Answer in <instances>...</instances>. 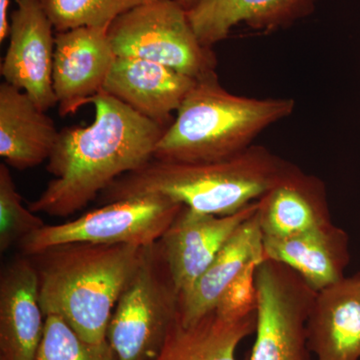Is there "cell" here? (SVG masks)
Wrapping results in <instances>:
<instances>
[{
	"instance_id": "cell-9",
	"label": "cell",
	"mask_w": 360,
	"mask_h": 360,
	"mask_svg": "<svg viewBox=\"0 0 360 360\" xmlns=\"http://www.w3.org/2000/svg\"><path fill=\"white\" fill-rule=\"evenodd\" d=\"M15 4L9 16V44L0 75L46 112L58 105L52 84L56 30L40 0H15Z\"/></svg>"
},
{
	"instance_id": "cell-24",
	"label": "cell",
	"mask_w": 360,
	"mask_h": 360,
	"mask_svg": "<svg viewBox=\"0 0 360 360\" xmlns=\"http://www.w3.org/2000/svg\"><path fill=\"white\" fill-rule=\"evenodd\" d=\"M264 262V260H262ZM262 260L251 262L226 288L217 303V309L227 317H243L257 310L255 272Z\"/></svg>"
},
{
	"instance_id": "cell-5",
	"label": "cell",
	"mask_w": 360,
	"mask_h": 360,
	"mask_svg": "<svg viewBox=\"0 0 360 360\" xmlns=\"http://www.w3.org/2000/svg\"><path fill=\"white\" fill-rule=\"evenodd\" d=\"M180 295L160 243L146 246L116 303L106 340L117 360H153L179 312Z\"/></svg>"
},
{
	"instance_id": "cell-8",
	"label": "cell",
	"mask_w": 360,
	"mask_h": 360,
	"mask_svg": "<svg viewBox=\"0 0 360 360\" xmlns=\"http://www.w3.org/2000/svg\"><path fill=\"white\" fill-rule=\"evenodd\" d=\"M257 321L250 360H314L307 341L314 290L290 267L264 260L255 272Z\"/></svg>"
},
{
	"instance_id": "cell-20",
	"label": "cell",
	"mask_w": 360,
	"mask_h": 360,
	"mask_svg": "<svg viewBox=\"0 0 360 360\" xmlns=\"http://www.w3.org/2000/svg\"><path fill=\"white\" fill-rule=\"evenodd\" d=\"M257 312L227 317L217 309L193 323H182L179 312L153 360H238L241 341L257 328Z\"/></svg>"
},
{
	"instance_id": "cell-25",
	"label": "cell",
	"mask_w": 360,
	"mask_h": 360,
	"mask_svg": "<svg viewBox=\"0 0 360 360\" xmlns=\"http://www.w3.org/2000/svg\"><path fill=\"white\" fill-rule=\"evenodd\" d=\"M11 0H0V42L8 37L9 15L8 7Z\"/></svg>"
},
{
	"instance_id": "cell-21",
	"label": "cell",
	"mask_w": 360,
	"mask_h": 360,
	"mask_svg": "<svg viewBox=\"0 0 360 360\" xmlns=\"http://www.w3.org/2000/svg\"><path fill=\"white\" fill-rule=\"evenodd\" d=\"M56 32L77 27L110 28L132 9L158 0H40Z\"/></svg>"
},
{
	"instance_id": "cell-22",
	"label": "cell",
	"mask_w": 360,
	"mask_h": 360,
	"mask_svg": "<svg viewBox=\"0 0 360 360\" xmlns=\"http://www.w3.org/2000/svg\"><path fill=\"white\" fill-rule=\"evenodd\" d=\"M34 360H117L110 343L82 340L63 317L45 315L44 336Z\"/></svg>"
},
{
	"instance_id": "cell-26",
	"label": "cell",
	"mask_w": 360,
	"mask_h": 360,
	"mask_svg": "<svg viewBox=\"0 0 360 360\" xmlns=\"http://www.w3.org/2000/svg\"><path fill=\"white\" fill-rule=\"evenodd\" d=\"M177 1L180 2V4H181L187 11V9L191 8V7L193 6L195 0H177Z\"/></svg>"
},
{
	"instance_id": "cell-23",
	"label": "cell",
	"mask_w": 360,
	"mask_h": 360,
	"mask_svg": "<svg viewBox=\"0 0 360 360\" xmlns=\"http://www.w3.org/2000/svg\"><path fill=\"white\" fill-rule=\"evenodd\" d=\"M45 224L23 205L16 189L11 170L0 165V250L6 252L11 246L20 245L26 236L39 231Z\"/></svg>"
},
{
	"instance_id": "cell-1",
	"label": "cell",
	"mask_w": 360,
	"mask_h": 360,
	"mask_svg": "<svg viewBox=\"0 0 360 360\" xmlns=\"http://www.w3.org/2000/svg\"><path fill=\"white\" fill-rule=\"evenodd\" d=\"M90 103L96 110L91 124L59 132L46 165L53 179L28 205L32 212L70 217L155 156L165 127L104 91Z\"/></svg>"
},
{
	"instance_id": "cell-13",
	"label": "cell",
	"mask_w": 360,
	"mask_h": 360,
	"mask_svg": "<svg viewBox=\"0 0 360 360\" xmlns=\"http://www.w3.org/2000/svg\"><path fill=\"white\" fill-rule=\"evenodd\" d=\"M44 326L37 269L30 257L15 258L0 278V360H34Z\"/></svg>"
},
{
	"instance_id": "cell-18",
	"label": "cell",
	"mask_w": 360,
	"mask_h": 360,
	"mask_svg": "<svg viewBox=\"0 0 360 360\" xmlns=\"http://www.w3.org/2000/svg\"><path fill=\"white\" fill-rule=\"evenodd\" d=\"M56 123L22 90L0 84V156L18 170L49 160L59 137Z\"/></svg>"
},
{
	"instance_id": "cell-4",
	"label": "cell",
	"mask_w": 360,
	"mask_h": 360,
	"mask_svg": "<svg viewBox=\"0 0 360 360\" xmlns=\"http://www.w3.org/2000/svg\"><path fill=\"white\" fill-rule=\"evenodd\" d=\"M295 108L291 98L232 94L217 75L198 80L158 141L153 158L186 163L231 158L252 146L258 135Z\"/></svg>"
},
{
	"instance_id": "cell-2",
	"label": "cell",
	"mask_w": 360,
	"mask_h": 360,
	"mask_svg": "<svg viewBox=\"0 0 360 360\" xmlns=\"http://www.w3.org/2000/svg\"><path fill=\"white\" fill-rule=\"evenodd\" d=\"M292 165L264 146L212 162H170L153 158L122 175L97 198L99 205L161 196L206 214L231 215L259 200Z\"/></svg>"
},
{
	"instance_id": "cell-3",
	"label": "cell",
	"mask_w": 360,
	"mask_h": 360,
	"mask_svg": "<svg viewBox=\"0 0 360 360\" xmlns=\"http://www.w3.org/2000/svg\"><path fill=\"white\" fill-rule=\"evenodd\" d=\"M141 246L70 243L30 257L44 316L56 314L82 340L108 342L116 303L141 264Z\"/></svg>"
},
{
	"instance_id": "cell-6",
	"label": "cell",
	"mask_w": 360,
	"mask_h": 360,
	"mask_svg": "<svg viewBox=\"0 0 360 360\" xmlns=\"http://www.w3.org/2000/svg\"><path fill=\"white\" fill-rule=\"evenodd\" d=\"M116 56L153 61L195 80L217 75V59L201 44L177 0H158L132 9L108 30Z\"/></svg>"
},
{
	"instance_id": "cell-19",
	"label": "cell",
	"mask_w": 360,
	"mask_h": 360,
	"mask_svg": "<svg viewBox=\"0 0 360 360\" xmlns=\"http://www.w3.org/2000/svg\"><path fill=\"white\" fill-rule=\"evenodd\" d=\"M257 212L234 232L191 290L180 296L182 323H193L217 309L220 297L241 271L251 262L264 260Z\"/></svg>"
},
{
	"instance_id": "cell-7",
	"label": "cell",
	"mask_w": 360,
	"mask_h": 360,
	"mask_svg": "<svg viewBox=\"0 0 360 360\" xmlns=\"http://www.w3.org/2000/svg\"><path fill=\"white\" fill-rule=\"evenodd\" d=\"M184 207L161 196L115 201L65 224H45L18 245L26 257L70 243L146 248L162 238Z\"/></svg>"
},
{
	"instance_id": "cell-10",
	"label": "cell",
	"mask_w": 360,
	"mask_h": 360,
	"mask_svg": "<svg viewBox=\"0 0 360 360\" xmlns=\"http://www.w3.org/2000/svg\"><path fill=\"white\" fill-rule=\"evenodd\" d=\"M257 208L258 200L233 214L214 215L184 206L158 240L180 296L191 290L225 243Z\"/></svg>"
},
{
	"instance_id": "cell-16",
	"label": "cell",
	"mask_w": 360,
	"mask_h": 360,
	"mask_svg": "<svg viewBox=\"0 0 360 360\" xmlns=\"http://www.w3.org/2000/svg\"><path fill=\"white\" fill-rule=\"evenodd\" d=\"M257 215L264 238H290L329 224L326 186L292 165L258 200Z\"/></svg>"
},
{
	"instance_id": "cell-14",
	"label": "cell",
	"mask_w": 360,
	"mask_h": 360,
	"mask_svg": "<svg viewBox=\"0 0 360 360\" xmlns=\"http://www.w3.org/2000/svg\"><path fill=\"white\" fill-rule=\"evenodd\" d=\"M307 331L317 360H360V274L316 292Z\"/></svg>"
},
{
	"instance_id": "cell-17",
	"label": "cell",
	"mask_w": 360,
	"mask_h": 360,
	"mask_svg": "<svg viewBox=\"0 0 360 360\" xmlns=\"http://www.w3.org/2000/svg\"><path fill=\"white\" fill-rule=\"evenodd\" d=\"M348 243L347 232L329 222L290 238H264V260L286 265L319 292L345 278Z\"/></svg>"
},
{
	"instance_id": "cell-12",
	"label": "cell",
	"mask_w": 360,
	"mask_h": 360,
	"mask_svg": "<svg viewBox=\"0 0 360 360\" xmlns=\"http://www.w3.org/2000/svg\"><path fill=\"white\" fill-rule=\"evenodd\" d=\"M196 82L160 63L116 56L103 91L167 129Z\"/></svg>"
},
{
	"instance_id": "cell-11",
	"label": "cell",
	"mask_w": 360,
	"mask_h": 360,
	"mask_svg": "<svg viewBox=\"0 0 360 360\" xmlns=\"http://www.w3.org/2000/svg\"><path fill=\"white\" fill-rule=\"evenodd\" d=\"M108 30L77 27L56 32L52 84L59 115L77 112L103 91L116 58Z\"/></svg>"
},
{
	"instance_id": "cell-15",
	"label": "cell",
	"mask_w": 360,
	"mask_h": 360,
	"mask_svg": "<svg viewBox=\"0 0 360 360\" xmlns=\"http://www.w3.org/2000/svg\"><path fill=\"white\" fill-rule=\"evenodd\" d=\"M314 8L315 0H195L186 13L201 44L212 49L240 23L274 32L307 18Z\"/></svg>"
}]
</instances>
